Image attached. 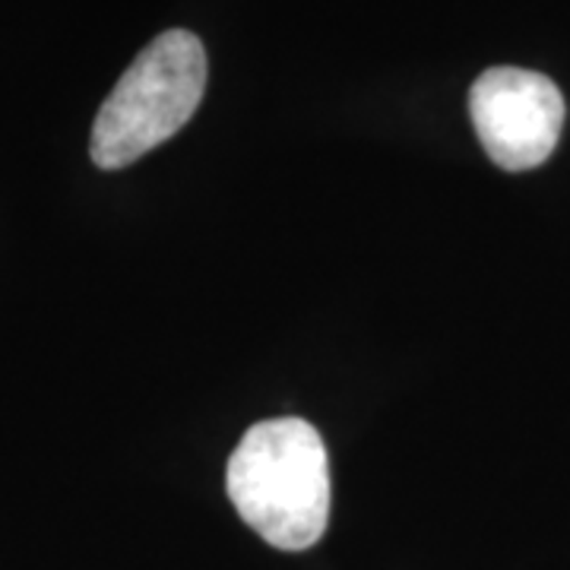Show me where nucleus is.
<instances>
[{
	"label": "nucleus",
	"instance_id": "f257e3e1",
	"mask_svg": "<svg viewBox=\"0 0 570 570\" xmlns=\"http://www.w3.org/2000/svg\"><path fill=\"white\" fill-rule=\"evenodd\" d=\"M225 489L242 520L273 549H311L330 523V463L317 428L305 419L247 428L228 460Z\"/></svg>",
	"mask_w": 570,
	"mask_h": 570
},
{
	"label": "nucleus",
	"instance_id": "f03ea898",
	"mask_svg": "<svg viewBox=\"0 0 570 570\" xmlns=\"http://www.w3.org/2000/svg\"><path fill=\"white\" fill-rule=\"evenodd\" d=\"M206 92L204 41L187 29L153 39L124 70L96 115L89 156L115 171L171 140L194 118Z\"/></svg>",
	"mask_w": 570,
	"mask_h": 570
},
{
	"label": "nucleus",
	"instance_id": "7ed1b4c3",
	"mask_svg": "<svg viewBox=\"0 0 570 570\" xmlns=\"http://www.w3.org/2000/svg\"><path fill=\"white\" fill-rule=\"evenodd\" d=\"M475 137L504 171H530L554 153L564 127V96L546 73L491 67L469 89Z\"/></svg>",
	"mask_w": 570,
	"mask_h": 570
}]
</instances>
